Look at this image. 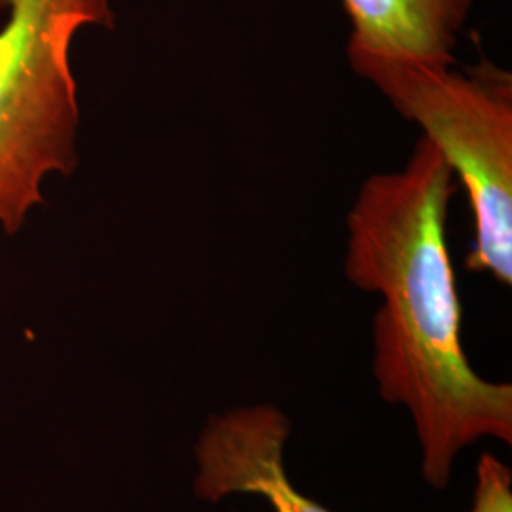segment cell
<instances>
[{
    "instance_id": "obj_1",
    "label": "cell",
    "mask_w": 512,
    "mask_h": 512,
    "mask_svg": "<svg viewBox=\"0 0 512 512\" xmlns=\"http://www.w3.org/2000/svg\"><path fill=\"white\" fill-rule=\"evenodd\" d=\"M454 173L423 135L401 171L368 177L348 215L346 275L380 294L374 378L420 440L425 482L444 490L459 454L512 442V385L484 380L463 348V310L446 238Z\"/></svg>"
},
{
    "instance_id": "obj_2",
    "label": "cell",
    "mask_w": 512,
    "mask_h": 512,
    "mask_svg": "<svg viewBox=\"0 0 512 512\" xmlns=\"http://www.w3.org/2000/svg\"><path fill=\"white\" fill-rule=\"evenodd\" d=\"M458 175L473 217L465 268L512 285V74L482 57L461 71L403 57L349 61Z\"/></svg>"
},
{
    "instance_id": "obj_3",
    "label": "cell",
    "mask_w": 512,
    "mask_h": 512,
    "mask_svg": "<svg viewBox=\"0 0 512 512\" xmlns=\"http://www.w3.org/2000/svg\"><path fill=\"white\" fill-rule=\"evenodd\" d=\"M0 29V226L16 234L42 203V181L78 165L80 109L71 44L112 27V0H8Z\"/></svg>"
},
{
    "instance_id": "obj_4",
    "label": "cell",
    "mask_w": 512,
    "mask_h": 512,
    "mask_svg": "<svg viewBox=\"0 0 512 512\" xmlns=\"http://www.w3.org/2000/svg\"><path fill=\"white\" fill-rule=\"evenodd\" d=\"M291 421L272 404L241 406L207 421L196 442L194 492L209 503L256 495L274 512H332L302 494L285 467Z\"/></svg>"
},
{
    "instance_id": "obj_5",
    "label": "cell",
    "mask_w": 512,
    "mask_h": 512,
    "mask_svg": "<svg viewBox=\"0 0 512 512\" xmlns=\"http://www.w3.org/2000/svg\"><path fill=\"white\" fill-rule=\"evenodd\" d=\"M351 35L348 59L403 57L456 65L461 31L475 0H342Z\"/></svg>"
},
{
    "instance_id": "obj_6",
    "label": "cell",
    "mask_w": 512,
    "mask_h": 512,
    "mask_svg": "<svg viewBox=\"0 0 512 512\" xmlns=\"http://www.w3.org/2000/svg\"><path fill=\"white\" fill-rule=\"evenodd\" d=\"M469 512H512L511 469L492 454L476 463L475 494Z\"/></svg>"
}]
</instances>
